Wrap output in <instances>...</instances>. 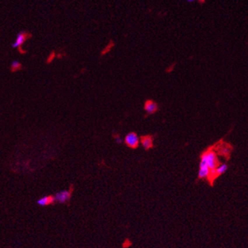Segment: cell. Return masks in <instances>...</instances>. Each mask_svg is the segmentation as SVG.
<instances>
[{
	"mask_svg": "<svg viewBox=\"0 0 248 248\" xmlns=\"http://www.w3.org/2000/svg\"><path fill=\"white\" fill-rule=\"evenodd\" d=\"M22 68V64H21V62H19L18 60H15L11 62V67H10V70H11V72H16L21 70Z\"/></svg>",
	"mask_w": 248,
	"mask_h": 248,
	"instance_id": "cell-9",
	"label": "cell"
},
{
	"mask_svg": "<svg viewBox=\"0 0 248 248\" xmlns=\"http://www.w3.org/2000/svg\"><path fill=\"white\" fill-rule=\"evenodd\" d=\"M144 110L146 111L148 115H152L157 112L159 109L157 103L152 99H147L144 102Z\"/></svg>",
	"mask_w": 248,
	"mask_h": 248,
	"instance_id": "cell-6",
	"label": "cell"
},
{
	"mask_svg": "<svg viewBox=\"0 0 248 248\" xmlns=\"http://www.w3.org/2000/svg\"><path fill=\"white\" fill-rule=\"evenodd\" d=\"M55 202H56L55 196L48 195L41 197L40 199L38 200L37 204L39 205V206H41V207H46V206H49V205L53 204Z\"/></svg>",
	"mask_w": 248,
	"mask_h": 248,
	"instance_id": "cell-8",
	"label": "cell"
},
{
	"mask_svg": "<svg viewBox=\"0 0 248 248\" xmlns=\"http://www.w3.org/2000/svg\"><path fill=\"white\" fill-rule=\"evenodd\" d=\"M116 137V141H117V142L118 143V144H121V143L122 142V140H121V139L120 138V137L119 136H118V137Z\"/></svg>",
	"mask_w": 248,
	"mask_h": 248,
	"instance_id": "cell-12",
	"label": "cell"
},
{
	"mask_svg": "<svg viewBox=\"0 0 248 248\" xmlns=\"http://www.w3.org/2000/svg\"><path fill=\"white\" fill-rule=\"evenodd\" d=\"M32 37L33 35L31 33H30L29 31H27V30H21V31H20V32L17 34L15 41L11 44V47L18 49V52L21 53V55L26 54V50L22 49V45L25 43L27 40Z\"/></svg>",
	"mask_w": 248,
	"mask_h": 248,
	"instance_id": "cell-1",
	"label": "cell"
},
{
	"mask_svg": "<svg viewBox=\"0 0 248 248\" xmlns=\"http://www.w3.org/2000/svg\"><path fill=\"white\" fill-rule=\"evenodd\" d=\"M115 46V43H114L113 40H110L109 43H108V45L106 46L104 49H102V52H101V55H104L106 53H109L111 51V49Z\"/></svg>",
	"mask_w": 248,
	"mask_h": 248,
	"instance_id": "cell-10",
	"label": "cell"
},
{
	"mask_svg": "<svg viewBox=\"0 0 248 248\" xmlns=\"http://www.w3.org/2000/svg\"><path fill=\"white\" fill-rule=\"evenodd\" d=\"M140 140L143 147L146 150L153 147V137L152 135H143L140 137Z\"/></svg>",
	"mask_w": 248,
	"mask_h": 248,
	"instance_id": "cell-7",
	"label": "cell"
},
{
	"mask_svg": "<svg viewBox=\"0 0 248 248\" xmlns=\"http://www.w3.org/2000/svg\"><path fill=\"white\" fill-rule=\"evenodd\" d=\"M72 189L70 191H62L60 192H58L55 193V197L56 202L59 203H65L68 201H69L71 196Z\"/></svg>",
	"mask_w": 248,
	"mask_h": 248,
	"instance_id": "cell-5",
	"label": "cell"
},
{
	"mask_svg": "<svg viewBox=\"0 0 248 248\" xmlns=\"http://www.w3.org/2000/svg\"><path fill=\"white\" fill-rule=\"evenodd\" d=\"M55 56H56V55H55V51L52 52V53L49 55V56H48L47 59H46V63H47V64H49L50 62H52L53 59L55 58Z\"/></svg>",
	"mask_w": 248,
	"mask_h": 248,
	"instance_id": "cell-11",
	"label": "cell"
},
{
	"mask_svg": "<svg viewBox=\"0 0 248 248\" xmlns=\"http://www.w3.org/2000/svg\"><path fill=\"white\" fill-rule=\"evenodd\" d=\"M140 140L135 132L128 133L125 137V144L131 149H136L139 146Z\"/></svg>",
	"mask_w": 248,
	"mask_h": 248,
	"instance_id": "cell-3",
	"label": "cell"
},
{
	"mask_svg": "<svg viewBox=\"0 0 248 248\" xmlns=\"http://www.w3.org/2000/svg\"><path fill=\"white\" fill-rule=\"evenodd\" d=\"M211 176V171L207 166L206 162L203 159H200V170L198 172V178L200 179H205L208 178L209 179Z\"/></svg>",
	"mask_w": 248,
	"mask_h": 248,
	"instance_id": "cell-4",
	"label": "cell"
},
{
	"mask_svg": "<svg viewBox=\"0 0 248 248\" xmlns=\"http://www.w3.org/2000/svg\"><path fill=\"white\" fill-rule=\"evenodd\" d=\"M200 159H203L206 162L207 166L209 167V169H210L211 174L214 172L215 169L219 165L216 153L212 150H209L205 152L204 153L202 154Z\"/></svg>",
	"mask_w": 248,
	"mask_h": 248,
	"instance_id": "cell-2",
	"label": "cell"
},
{
	"mask_svg": "<svg viewBox=\"0 0 248 248\" xmlns=\"http://www.w3.org/2000/svg\"><path fill=\"white\" fill-rule=\"evenodd\" d=\"M188 2H194V1H197V0H186Z\"/></svg>",
	"mask_w": 248,
	"mask_h": 248,
	"instance_id": "cell-13",
	"label": "cell"
}]
</instances>
